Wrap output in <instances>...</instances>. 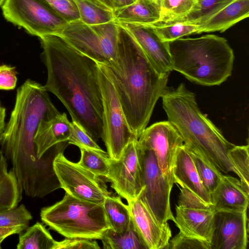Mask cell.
Returning a JSON list of instances; mask_svg holds the SVG:
<instances>
[{
  "label": "cell",
  "instance_id": "obj_1",
  "mask_svg": "<svg viewBox=\"0 0 249 249\" xmlns=\"http://www.w3.org/2000/svg\"><path fill=\"white\" fill-rule=\"evenodd\" d=\"M47 70L44 86L62 102L73 120L96 142L104 135L98 63L56 35L40 37Z\"/></svg>",
  "mask_w": 249,
  "mask_h": 249
},
{
  "label": "cell",
  "instance_id": "obj_2",
  "mask_svg": "<svg viewBox=\"0 0 249 249\" xmlns=\"http://www.w3.org/2000/svg\"><path fill=\"white\" fill-rule=\"evenodd\" d=\"M59 113L40 84L27 79L17 89L0 150L11 162L23 192L28 196L43 197L52 185L53 166L44 158L46 154L37 157L34 138L40 122Z\"/></svg>",
  "mask_w": 249,
  "mask_h": 249
},
{
  "label": "cell",
  "instance_id": "obj_3",
  "mask_svg": "<svg viewBox=\"0 0 249 249\" xmlns=\"http://www.w3.org/2000/svg\"><path fill=\"white\" fill-rule=\"evenodd\" d=\"M119 27L116 62L105 65L127 123L138 139L158 100L168 88L169 75L159 72L138 45Z\"/></svg>",
  "mask_w": 249,
  "mask_h": 249
},
{
  "label": "cell",
  "instance_id": "obj_4",
  "mask_svg": "<svg viewBox=\"0 0 249 249\" xmlns=\"http://www.w3.org/2000/svg\"><path fill=\"white\" fill-rule=\"evenodd\" d=\"M168 121L177 129L184 143L195 149L221 172L236 171L229 158L235 145L198 107L195 94L181 83L176 89L168 88L161 96Z\"/></svg>",
  "mask_w": 249,
  "mask_h": 249
},
{
  "label": "cell",
  "instance_id": "obj_5",
  "mask_svg": "<svg viewBox=\"0 0 249 249\" xmlns=\"http://www.w3.org/2000/svg\"><path fill=\"white\" fill-rule=\"evenodd\" d=\"M173 70L203 86L219 85L231 75L234 56L224 37L207 35L168 42Z\"/></svg>",
  "mask_w": 249,
  "mask_h": 249
},
{
  "label": "cell",
  "instance_id": "obj_6",
  "mask_svg": "<svg viewBox=\"0 0 249 249\" xmlns=\"http://www.w3.org/2000/svg\"><path fill=\"white\" fill-rule=\"evenodd\" d=\"M41 221L66 238L101 240L110 229L103 204L83 201L66 193L54 204L41 209Z\"/></svg>",
  "mask_w": 249,
  "mask_h": 249
},
{
  "label": "cell",
  "instance_id": "obj_7",
  "mask_svg": "<svg viewBox=\"0 0 249 249\" xmlns=\"http://www.w3.org/2000/svg\"><path fill=\"white\" fill-rule=\"evenodd\" d=\"M119 31L114 20L88 24L79 19L66 23L54 35L96 62L109 65L116 62Z\"/></svg>",
  "mask_w": 249,
  "mask_h": 249
},
{
  "label": "cell",
  "instance_id": "obj_8",
  "mask_svg": "<svg viewBox=\"0 0 249 249\" xmlns=\"http://www.w3.org/2000/svg\"><path fill=\"white\" fill-rule=\"evenodd\" d=\"M98 69L103 107L104 135L102 140L109 158L116 160L129 142L138 139L127 123L106 66L98 63Z\"/></svg>",
  "mask_w": 249,
  "mask_h": 249
},
{
  "label": "cell",
  "instance_id": "obj_9",
  "mask_svg": "<svg viewBox=\"0 0 249 249\" xmlns=\"http://www.w3.org/2000/svg\"><path fill=\"white\" fill-rule=\"evenodd\" d=\"M53 169L60 186L66 193L78 199L103 204L112 196L103 178L97 176L68 160L62 152L54 157Z\"/></svg>",
  "mask_w": 249,
  "mask_h": 249
},
{
  "label": "cell",
  "instance_id": "obj_10",
  "mask_svg": "<svg viewBox=\"0 0 249 249\" xmlns=\"http://www.w3.org/2000/svg\"><path fill=\"white\" fill-rule=\"evenodd\" d=\"M4 18L39 38L54 35L67 22L42 0H4Z\"/></svg>",
  "mask_w": 249,
  "mask_h": 249
},
{
  "label": "cell",
  "instance_id": "obj_11",
  "mask_svg": "<svg viewBox=\"0 0 249 249\" xmlns=\"http://www.w3.org/2000/svg\"><path fill=\"white\" fill-rule=\"evenodd\" d=\"M144 189L138 198L148 207L161 223L175 218L171 211L170 196L172 188L164 178L153 151L137 141Z\"/></svg>",
  "mask_w": 249,
  "mask_h": 249
},
{
  "label": "cell",
  "instance_id": "obj_12",
  "mask_svg": "<svg viewBox=\"0 0 249 249\" xmlns=\"http://www.w3.org/2000/svg\"><path fill=\"white\" fill-rule=\"evenodd\" d=\"M137 140L128 142L118 159L109 158L107 181L116 193L128 202L139 197L144 189Z\"/></svg>",
  "mask_w": 249,
  "mask_h": 249
},
{
  "label": "cell",
  "instance_id": "obj_13",
  "mask_svg": "<svg viewBox=\"0 0 249 249\" xmlns=\"http://www.w3.org/2000/svg\"><path fill=\"white\" fill-rule=\"evenodd\" d=\"M138 142L153 151L164 178L172 188L176 152L184 143L177 129L168 121L157 122L144 129Z\"/></svg>",
  "mask_w": 249,
  "mask_h": 249
},
{
  "label": "cell",
  "instance_id": "obj_14",
  "mask_svg": "<svg viewBox=\"0 0 249 249\" xmlns=\"http://www.w3.org/2000/svg\"><path fill=\"white\" fill-rule=\"evenodd\" d=\"M248 243L247 211L214 212L210 249H246Z\"/></svg>",
  "mask_w": 249,
  "mask_h": 249
},
{
  "label": "cell",
  "instance_id": "obj_15",
  "mask_svg": "<svg viewBox=\"0 0 249 249\" xmlns=\"http://www.w3.org/2000/svg\"><path fill=\"white\" fill-rule=\"evenodd\" d=\"M127 203L132 223L146 249H166L172 236L168 223H160L139 198Z\"/></svg>",
  "mask_w": 249,
  "mask_h": 249
},
{
  "label": "cell",
  "instance_id": "obj_16",
  "mask_svg": "<svg viewBox=\"0 0 249 249\" xmlns=\"http://www.w3.org/2000/svg\"><path fill=\"white\" fill-rule=\"evenodd\" d=\"M141 48L160 73L169 75L173 71L168 42H164L146 25L117 22Z\"/></svg>",
  "mask_w": 249,
  "mask_h": 249
},
{
  "label": "cell",
  "instance_id": "obj_17",
  "mask_svg": "<svg viewBox=\"0 0 249 249\" xmlns=\"http://www.w3.org/2000/svg\"><path fill=\"white\" fill-rule=\"evenodd\" d=\"M249 189L240 180L223 175L219 184L211 194L213 209L215 212L247 211Z\"/></svg>",
  "mask_w": 249,
  "mask_h": 249
},
{
  "label": "cell",
  "instance_id": "obj_18",
  "mask_svg": "<svg viewBox=\"0 0 249 249\" xmlns=\"http://www.w3.org/2000/svg\"><path fill=\"white\" fill-rule=\"evenodd\" d=\"M176 211L175 223L180 232L210 243L215 212L213 208L196 209L177 206Z\"/></svg>",
  "mask_w": 249,
  "mask_h": 249
},
{
  "label": "cell",
  "instance_id": "obj_19",
  "mask_svg": "<svg viewBox=\"0 0 249 249\" xmlns=\"http://www.w3.org/2000/svg\"><path fill=\"white\" fill-rule=\"evenodd\" d=\"M70 133L71 122L65 112L42 120L34 138L37 157L40 159L53 147L68 142Z\"/></svg>",
  "mask_w": 249,
  "mask_h": 249
},
{
  "label": "cell",
  "instance_id": "obj_20",
  "mask_svg": "<svg viewBox=\"0 0 249 249\" xmlns=\"http://www.w3.org/2000/svg\"><path fill=\"white\" fill-rule=\"evenodd\" d=\"M173 174L175 183L189 190L206 203L213 205L211 195L204 187L184 143L177 149Z\"/></svg>",
  "mask_w": 249,
  "mask_h": 249
},
{
  "label": "cell",
  "instance_id": "obj_21",
  "mask_svg": "<svg viewBox=\"0 0 249 249\" xmlns=\"http://www.w3.org/2000/svg\"><path fill=\"white\" fill-rule=\"evenodd\" d=\"M249 16V0H234L205 21L196 34L223 32Z\"/></svg>",
  "mask_w": 249,
  "mask_h": 249
},
{
  "label": "cell",
  "instance_id": "obj_22",
  "mask_svg": "<svg viewBox=\"0 0 249 249\" xmlns=\"http://www.w3.org/2000/svg\"><path fill=\"white\" fill-rule=\"evenodd\" d=\"M114 20L141 25H152L160 21V8L158 0H136L127 6L113 11Z\"/></svg>",
  "mask_w": 249,
  "mask_h": 249
},
{
  "label": "cell",
  "instance_id": "obj_23",
  "mask_svg": "<svg viewBox=\"0 0 249 249\" xmlns=\"http://www.w3.org/2000/svg\"><path fill=\"white\" fill-rule=\"evenodd\" d=\"M23 190L13 170L8 171L7 160L0 150V212L18 206Z\"/></svg>",
  "mask_w": 249,
  "mask_h": 249
},
{
  "label": "cell",
  "instance_id": "obj_24",
  "mask_svg": "<svg viewBox=\"0 0 249 249\" xmlns=\"http://www.w3.org/2000/svg\"><path fill=\"white\" fill-rule=\"evenodd\" d=\"M18 234V249H54L56 242L46 227L39 222Z\"/></svg>",
  "mask_w": 249,
  "mask_h": 249
},
{
  "label": "cell",
  "instance_id": "obj_25",
  "mask_svg": "<svg viewBox=\"0 0 249 249\" xmlns=\"http://www.w3.org/2000/svg\"><path fill=\"white\" fill-rule=\"evenodd\" d=\"M121 197L112 195L106 198L103 203L110 229L117 232L127 231L131 223L128 205L124 203Z\"/></svg>",
  "mask_w": 249,
  "mask_h": 249
},
{
  "label": "cell",
  "instance_id": "obj_26",
  "mask_svg": "<svg viewBox=\"0 0 249 249\" xmlns=\"http://www.w3.org/2000/svg\"><path fill=\"white\" fill-rule=\"evenodd\" d=\"M184 144L204 187L211 195L219 184L223 175L197 151Z\"/></svg>",
  "mask_w": 249,
  "mask_h": 249
},
{
  "label": "cell",
  "instance_id": "obj_27",
  "mask_svg": "<svg viewBox=\"0 0 249 249\" xmlns=\"http://www.w3.org/2000/svg\"><path fill=\"white\" fill-rule=\"evenodd\" d=\"M101 240L105 249H146L132 222L128 229L123 232L107 230Z\"/></svg>",
  "mask_w": 249,
  "mask_h": 249
},
{
  "label": "cell",
  "instance_id": "obj_28",
  "mask_svg": "<svg viewBox=\"0 0 249 249\" xmlns=\"http://www.w3.org/2000/svg\"><path fill=\"white\" fill-rule=\"evenodd\" d=\"M147 26L163 42H169L184 36L196 34L198 25L183 21L159 22Z\"/></svg>",
  "mask_w": 249,
  "mask_h": 249
},
{
  "label": "cell",
  "instance_id": "obj_29",
  "mask_svg": "<svg viewBox=\"0 0 249 249\" xmlns=\"http://www.w3.org/2000/svg\"><path fill=\"white\" fill-rule=\"evenodd\" d=\"M79 149L81 158L78 163L94 175L107 180L109 171V158L107 153L83 148Z\"/></svg>",
  "mask_w": 249,
  "mask_h": 249
},
{
  "label": "cell",
  "instance_id": "obj_30",
  "mask_svg": "<svg viewBox=\"0 0 249 249\" xmlns=\"http://www.w3.org/2000/svg\"><path fill=\"white\" fill-rule=\"evenodd\" d=\"M234 0H197L189 13L180 20L199 24Z\"/></svg>",
  "mask_w": 249,
  "mask_h": 249
},
{
  "label": "cell",
  "instance_id": "obj_31",
  "mask_svg": "<svg viewBox=\"0 0 249 249\" xmlns=\"http://www.w3.org/2000/svg\"><path fill=\"white\" fill-rule=\"evenodd\" d=\"M158 1L160 15L159 22L181 20L189 13L196 2V0H158Z\"/></svg>",
  "mask_w": 249,
  "mask_h": 249
},
{
  "label": "cell",
  "instance_id": "obj_32",
  "mask_svg": "<svg viewBox=\"0 0 249 249\" xmlns=\"http://www.w3.org/2000/svg\"><path fill=\"white\" fill-rule=\"evenodd\" d=\"M80 15V20L88 24L108 22L114 20L113 12L102 9L86 0H73Z\"/></svg>",
  "mask_w": 249,
  "mask_h": 249
},
{
  "label": "cell",
  "instance_id": "obj_33",
  "mask_svg": "<svg viewBox=\"0 0 249 249\" xmlns=\"http://www.w3.org/2000/svg\"><path fill=\"white\" fill-rule=\"evenodd\" d=\"M229 158L241 181L249 188V145L235 146L229 153Z\"/></svg>",
  "mask_w": 249,
  "mask_h": 249
},
{
  "label": "cell",
  "instance_id": "obj_34",
  "mask_svg": "<svg viewBox=\"0 0 249 249\" xmlns=\"http://www.w3.org/2000/svg\"><path fill=\"white\" fill-rule=\"evenodd\" d=\"M33 219L31 213L21 204L14 209L0 212V228L14 226L29 227Z\"/></svg>",
  "mask_w": 249,
  "mask_h": 249
},
{
  "label": "cell",
  "instance_id": "obj_35",
  "mask_svg": "<svg viewBox=\"0 0 249 249\" xmlns=\"http://www.w3.org/2000/svg\"><path fill=\"white\" fill-rule=\"evenodd\" d=\"M68 142L79 148L89 149L100 152H105L82 126L73 120L71 122V133Z\"/></svg>",
  "mask_w": 249,
  "mask_h": 249
},
{
  "label": "cell",
  "instance_id": "obj_36",
  "mask_svg": "<svg viewBox=\"0 0 249 249\" xmlns=\"http://www.w3.org/2000/svg\"><path fill=\"white\" fill-rule=\"evenodd\" d=\"M67 23L80 19L77 7L73 0H42Z\"/></svg>",
  "mask_w": 249,
  "mask_h": 249
},
{
  "label": "cell",
  "instance_id": "obj_37",
  "mask_svg": "<svg viewBox=\"0 0 249 249\" xmlns=\"http://www.w3.org/2000/svg\"><path fill=\"white\" fill-rule=\"evenodd\" d=\"M210 249V243L188 236L179 231L170 240L165 249Z\"/></svg>",
  "mask_w": 249,
  "mask_h": 249
},
{
  "label": "cell",
  "instance_id": "obj_38",
  "mask_svg": "<svg viewBox=\"0 0 249 249\" xmlns=\"http://www.w3.org/2000/svg\"><path fill=\"white\" fill-rule=\"evenodd\" d=\"M180 190L177 206L180 207L196 209H213V205L206 203L189 190L182 187Z\"/></svg>",
  "mask_w": 249,
  "mask_h": 249
},
{
  "label": "cell",
  "instance_id": "obj_39",
  "mask_svg": "<svg viewBox=\"0 0 249 249\" xmlns=\"http://www.w3.org/2000/svg\"><path fill=\"white\" fill-rule=\"evenodd\" d=\"M99 249L98 243L93 239L80 238H66L56 241L54 249Z\"/></svg>",
  "mask_w": 249,
  "mask_h": 249
},
{
  "label": "cell",
  "instance_id": "obj_40",
  "mask_svg": "<svg viewBox=\"0 0 249 249\" xmlns=\"http://www.w3.org/2000/svg\"><path fill=\"white\" fill-rule=\"evenodd\" d=\"M15 67L7 65L0 66V89H14L17 85V77Z\"/></svg>",
  "mask_w": 249,
  "mask_h": 249
},
{
  "label": "cell",
  "instance_id": "obj_41",
  "mask_svg": "<svg viewBox=\"0 0 249 249\" xmlns=\"http://www.w3.org/2000/svg\"><path fill=\"white\" fill-rule=\"evenodd\" d=\"M27 228L25 226L0 228V249H1V243L5 239L11 235L19 234Z\"/></svg>",
  "mask_w": 249,
  "mask_h": 249
},
{
  "label": "cell",
  "instance_id": "obj_42",
  "mask_svg": "<svg viewBox=\"0 0 249 249\" xmlns=\"http://www.w3.org/2000/svg\"><path fill=\"white\" fill-rule=\"evenodd\" d=\"M92 4L105 10L113 12L114 0H86Z\"/></svg>",
  "mask_w": 249,
  "mask_h": 249
},
{
  "label": "cell",
  "instance_id": "obj_43",
  "mask_svg": "<svg viewBox=\"0 0 249 249\" xmlns=\"http://www.w3.org/2000/svg\"><path fill=\"white\" fill-rule=\"evenodd\" d=\"M6 115V109L1 105L0 101V142L5 127V119Z\"/></svg>",
  "mask_w": 249,
  "mask_h": 249
},
{
  "label": "cell",
  "instance_id": "obj_44",
  "mask_svg": "<svg viewBox=\"0 0 249 249\" xmlns=\"http://www.w3.org/2000/svg\"><path fill=\"white\" fill-rule=\"evenodd\" d=\"M136 0H114L113 10L129 5Z\"/></svg>",
  "mask_w": 249,
  "mask_h": 249
},
{
  "label": "cell",
  "instance_id": "obj_45",
  "mask_svg": "<svg viewBox=\"0 0 249 249\" xmlns=\"http://www.w3.org/2000/svg\"><path fill=\"white\" fill-rule=\"evenodd\" d=\"M4 1V0H0V6L2 4V3H3Z\"/></svg>",
  "mask_w": 249,
  "mask_h": 249
},
{
  "label": "cell",
  "instance_id": "obj_46",
  "mask_svg": "<svg viewBox=\"0 0 249 249\" xmlns=\"http://www.w3.org/2000/svg\"></svg>",
  "mask_w": 249,
  "mask_h": 249
}]
</instances>
